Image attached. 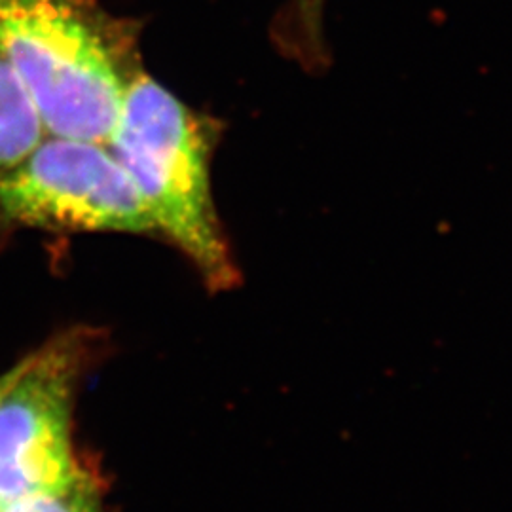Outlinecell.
<instances>
[{
    "mask_svg": "<svg viewBox=\"0 0 512 512\" xmlns=\"http://www.w3.org/2000/svg\"><path fill=\"white\" fill-rule=\"evenodd\" d=\"M0 52L46 135L105 143L143 73L137 23L99 0H0Z\"/></svg>",
    "mask_w": 512,
    "mask_h": 512,
    "instance_id": "6da1fadb",
    "label": "cell"
},
{
    "mask_svg": "<svg viewBox=\"0 0 512 512\" xmlns=\"http://www.w3.org/2000/svg\"><path fill=\"white\" fill-rule=\"evenodd\" d=\"M220 131L219 120L190 109L143 71L131 82L107 141L156 232L190 260L211 293L232 291L241 281L211 184Z\"/></svg>",
    "mask_w": 512,
    "mask_h": 512,
    "instance_id": "7a4b0ae2",
    "label": "cell"
},
{
    "mask_svg": "<svg viewBox=\"0 0 512 512\" xmlns=\"http://www.w3.org/2000/svg\"><path fill=\"white\" fill-rule=\"evenodd\" d=\"M0 219L48 232H156L137 186L105 143L57 135L0 171Z\"/></svg>",
    "mask_w": 512,
    "mask_h": 512,
    "instance_id": "3957f363",
    "label": "cell"
},
{
    "mask_svg": "<svg viewBox=\"0 0 512 512\" xmlns=\"http://www.w3.org/2000/svg\"><path fill=\"white\" fill-rule=\"evenodd\" d=\"M92 342L86 330H71L14 366L0 391V503L82 471L74 461L71 420Z\"/></svg>",
    "mask_w": 512,
    "mask_h": 512,
    "instance_id": "277c9868",
    "label": "cell"
},
{
    "mask_svg": "<svg viewBox=\"0 0 512 512\" xmlns=\"http://www.w3.org/2000/svg\"><path fill=\"white\" fill-rule=\"evenodd\" d=\"M46 137L37 109L0 52V171L18 164Z\"/></svg>",
    "mask_w": 512,
    "mask_h": 512,
    "instance_id": "5b68a950",
    "label": "cell"
},
{
    "mask_svg": "<svg viewBox=\"0 0 512 512\" xmlns=\"http://www.w3.org/2000/svg\"><path fill=\"white\" fill-rule=\"evenodd\" d=\"M325 4L327 0H293L291 16L283 23V50L310 73L325 71L329 52L325 44Z\"/></svg>",
    "mask_w": 512,
    "mask_h": 512,
    "instance_id": "8992f818",
    "label": "cell"
},
{
    "mask_svg": "<svg viewBox=\"0 0 512 512\" xmlns=\"http://www.w3.org/2000/svg\"><path fill=\"white\" fill-rule=\"evenodd\" d=\"M0 512H103V509L92 476L80 471L59 486L0 503Z\"/></svg>",
    "mask_w": 512,
    "mask_h": 512,
    "instance_id": "52a82bcc",
    "label": "cell"
},
{
    "mask_svg": "<svg viewBox=\"0 0 512 512\" xmlns=\"http://www.w3.org/2000/svg\"><path fill=\"white\" fill-rule=\"evenodd\" d=\"M12 372H14V366L10 368V370H6L4 374H0V391L4 389V385L8 384L10 382V378H12Z\"/></svg>",
    "mask_w": 512,
    "mask_h": 512,
    "instance_id": "ba28073f",
    "label": "cell"
}]
</instances>
